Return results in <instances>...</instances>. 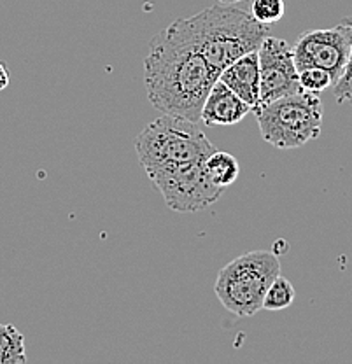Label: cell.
<instances>
[{
    "instance_id": "4",
    "label": "cell",
    "mask_w": 352,
    "mask_h": 364,
    "mask_svg": "<svg viewBox=\"0 0 352 364\" xmlns=\"http://www.w3.org/2000/svg\"><path fill=\"white\" fill-rule=\"evenodd\" d=\"M135 153L146 168L202 163L215 149L195 121L164 114L135 136Z\"/></svg>"
},
{
    "instance_id": "17",
    "label": "cell",
    "mask_w": 352,
    "mask_h": 364,
    "mask_svg": "<svg viewBox=\"0 0 352 364\" xmlns=\"http://www.w3.org/2000/svg\"><path fill=\"white\" fill-rule=\"evenodd\" d=\"M9 86V70L0 63V91Z\"/></svg>"
},
{
    "instance_id": "12",
    "label": "cell",
    "mask_w": 352,
    "mask_h": 364,
    "mask_svg": "<svg viewBox=\"0 0 352 364\" xmlns=\"http://www.w3.org/2000/svg\"><path fill=\"white\" fill-rule=\"evenodd\" d=\"M25 363V336L13 324H0V364Z\"/></svg>"
},
{
    "instance_id": "2",
    "label": "cell",
    "mask_w": 352,
    "mask_h": 364,
    "mask_svg": "<svg viewBox=\"0 0 352 364\" xmlns=\"http://www.w3.org/2000/svg\"><path fill=\"white\" fill-rule=\"evenodd\" d=\"M177 21L218 74L240 56L258 51L270 36V28L256 21L251 13L228 4L207 7L195 16Z\"/></svg>"
},
{
    "instance_id": "13",
    "label": "cell",
    "mask_w": 352,
    "mask_h": 364,
    "mask_svg": "<svg viewBox=\"0 0 352 364\" xmlns=\"http://www.w3.org/2000/svg\"><path fill=\"white\" fill-rule=\"evenodd\" d=\"M294 296H297V291H294L293 284L284 279L282 275L275 277L270 286H268L267 293H265L263 310L277 312V310L287 309L289 305H293Z\"/></svg>"
},
{
    "instance_id": "1",
    "label": "cell",
    "mask_w": 352,
    "mask_h": 364,
    "mask_svg": "<svg viewBox=\"0 0 352 364\" xmlns=\"http://www.w3.org/2000/svg\"><path fill=\"white\" fill-rule=\"evenodd\" d=\"M218 79V72L177 20L149 41L144 85L151 105L160 112L198 123L203 102Z\"/></svg>"
},
{
    "instance_id": "5",
    "label": "cell",
    "mask_w": 352,
    "mask_h": 364,
    "mask_svg": "<svg viewBox=\"0 0 352 364\" xmlns=\"http://www.w3.org/2000/svg\"><path fill=\"white\" fill-rule=\"evenodd\" d=\"M256 121L263 140L277 149H298L317 139L323 128V102L319 93L287 95L256 107Z\"/></svg>"
},
{
    "instance_id": "10",
    "label": "cell",
    "mask_w": 352,
    "mask_h": 364,
    "mask_svg": "<svg viewBox=\"0 0 352 364\" xmlns=\"http://www.w3.org/2000/svg\"><path fill=\"white\" fill-rule=\"evenodd\" d=\"M219 81L233 90L245 104L255 111L260 102V58L258 51H251L240 56L228 67L223 68Z\"/></svg>"
},
{
    "instance_id": "11",
    "label": "cell",
    "mask_w": 352,
    "mask_h": 364,
    "mask_svg": "<svg viewBox=\"0 0 352 364\" xmlns=\"http://www.w3.org/2000/svg\"><path fill=\"white\" fill-rule=\"evenodd\" d=\"M203 170H206L212 184L226 189L238 179L240 165H238V159L233 154L214 149L209 156L203 159Z\"/></svg>"
},
{
    "instance_id": "8",
    "label": "cell",
    "mask_w": 352,
    "mask_h": 364,
    "mask_svg": "<svg viewBox=\"0 0 352 364\" xmlns=\"http://www.w3.org/2000/svg\"><path fill=\"white\" fill-rule=\"evenodd\" d=\"M258 58L260 102L256 107L270 104L287 95L300 93L302 88L298 68L294 65L293 46L287 41L268 36L260 46Z\"/></svg>"
},
{
    "instance_id": "16",
    "label": "cell",
    "mask_w": 352,
    "mask_h": 364,
    "mask_svg": "<svg viewBox=\"0 0 352 364\" xmlns=\"http://www.w3.org/2000/svg\"><path fill=\"white\" fill-rule=\"evenodd\" d=\"M342 21L347 23L352 30V16L343 18ZM333 95H335L338 104L352 105V44H351V53H349V60H347V65L343 68L338 81H336L335 86H333Z\"/></svg>"
},
{
    "instance_id": "15",
    "label": "cell",
    "mask_w": 352,
    "mask_h": 364,
    "mask_svg": "<svg viewBox=\"0 0 352 364\" xmlns=\"http://www.w3.org/2000/svg\"><path fill=\"white\" fill-rule=\"evenodd\" d=\"M298 79H300L302 91H309V93H321V91L331 88L335 85L331 74L319 67L304 68V70L298 72Z\"/></svg>"
},
{
    "instance_id": "18",
    "label": "cell",
    "mask_w": 352,
    "mask_h": 364,
    "mask_svg": "<svg viewBox=\"0 0 352 364\" xmlns=\"http://www.w3.org/2000/svg\"><path fill=\"white\" fill-rule=\"evenodd\" d=\"M219 4H228V6H233L235 2H242V0H218Z\"/></svg>"
},
{
    "instance_id": "14",
    "label": "cell",
    "mask_w": 352,
    "mask_h": 364,
    "mask_svg": "<svg viewBox=\"0 0 352 364\" xmlns=\"http://www.w3.org/2000/svg\"><path fill=\"white\" fill-rule=\"evenodd\" d=\"M286 13V4L284 0H252L251 14L255 16L256 21L261 25H274V23L281 21Z\"/></svg>"
},
{
    "instance_id": "3",
    "label": "cell",
    "mask_w": 352,
    "mask_h": 364,
    "mask_svg": "<svg viewBox=\"0 0 352 364\" xmlns=\"http://www.w3.org/2000/svg\"><path fill=\"white\" fill-rule=\"evenodd\" d=\"M281 263L275 252L252 250L235 257L218 273L214 293L228 312L237 317H251L263 310V298Z\"/></svg>"
},
{
    "instance_id": "6",
    "label": "cell",
    "mask_w": 352,
    "mask_h": 364,
    "mask_svg": "<svg viewBox=\"0 0 352 364\" xmlns=\"http://www.w3.org/2000/svg\"><path fill=\"white\" fill-rule=\"evenodd\" d=\"M147 177L161 193L166 207L179 214L200 212L219 200L226 189L212 184L202 163L164 165L146 168Z\"/></svg>"
},
{
    "instance_id": "9",
    "label": "cell",
    "mask_w": 352,
    "mask_h": 364,
    "mask_svg": "<svg viewBox=\"0 0 352 364\" xmlns=\"http://www.w3.org/2000/svg\"><path fill=\"white\" fill-rule=\"evenodd\" d=\"M249 112H252L251 105L245 104L233 90L218 79L203 102L200 121L206 127H233Z\"/></svg>"
},
{
    "instance_id": "7",
    "label": "cell",
    "mask_w": 352,
    "mask_h": 364,
    "mask_svg": "<svg viewBox=\"0 0 352 364\" xmlns=\"http://www.w3.org/2000/svg\"><path fill=\"white\" fill-rule=\"evenodd\" d=\"M351 44L352 30L343 21L331 28L310 30L302 33L293 46L294 65L298 72L309 67L324 68L336 82L349 60Z\"/></svg>"
}]
</instances>
